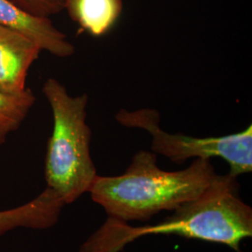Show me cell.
I'll use <instances>...</instances> for the list:
<instances>
[{
  "label": "cell",
  "instance_id": "obj_10",
  "mask_svg": "<svg viewBox=\"0 0 252 252\" xmlns=\"http://www.w3.org/2000/svg\"><path fill=\"white\" fill-rule=\"evenodd\" d=\"M28 12L41 17H48L61 12L65 0H10Z\"/></svg>",
  "mask_w": 252,
  "mask_h": 252
},
{
  "label": "cell",
  "instance_id": "obj_9",
  "mask_svg": "<svg viewBox=\"0 0 252 252\" xmlns=\"http://www.w3.org/2000/svg\"><path fill=\"white\" fill-rule=\"evenodd\" d=\"M35 101V95L29 88L19 94L0 92V146L23 124Z\"/></svg>",
  "mask_w": 252,
  "mask_h": 252
},
{
  "label": "cell",
  "instance_id": "obj_5",
  "mask_svg": "<svg viewBox=\"0 0 252 252\" xmlns=\"http://www.w3.org/2000/svg\"><path fill=\"white\" fill-rule=\"evenodd\" d=\"M0 27L8 28L33 40L41 51L65 58L75 53V47L48 17L36 16L10 0H0Z\"/></svg>",
  "mask_w": 252,
  "mask_h": 252
},
{
  "label": "cell",
  "instance_id": "obj_1",
  "mask_svg": "<svg viewBox=\"0 0 252 252\" xmlns=\"http://www.w3.org/2000/svg\"><path fill=\"white\" fill-rule=\"evenodd\" d=\"M173 212L156 224L137 227L108 217L79 252H121L136 239L153 234H176L244 252L242 242L252 236V208L240 198L239 184L229 174L217 175L201 196Z\"/></svg>",
  "mask_w": 252,
  "mask_h": 252
},
{
  "label": "cell",
  "instance_id": "obj_8",
  "mask_svg": "<svg viewBox=\"0 0 252 252\" xmlns=\"http://www.w3.org/2000/svg\"><path fill=\"white\" fill-rule=\"evenodd\" d=\"M80 31L100 37L116 26L124 9V0H65L64 9Z\"/></svg>",
  "mask_w": 252,
  "mask_h": 252
},
{
  "label": "cell",
  "instance_id": "obj_4",
  "mask_svg": "<svg viewBox=\"0 0 252 252\" xmlns=\"http://www.w3.org/2000/svg\"><path fill=\"white\" fill-rule=\"evenodd\" d=\"M121 126L138 128L152 136V151L175 163L189 159L218 157L229 163L230 176L237 178L252 171V126L245 130L221 136L195 137L184 134H171L160 126V113L154 108L127 110L122 108L115 115Z\"/></svg>",
  "mask_w": 252,
  "mask_h": 252
},
{
  "label": "cell",
  "instance_id": "obj_3",
  "mask_svg": "<svg viewBox=\"0 0 252 252\" xmlns=\"http://www.w3.org/2000/svg\"><path fill=\"white\" fill-rule=\"evenodd\" d=\"M42 92L54 118L46 152V188L68 205L88 192L97 176L91 156L92 131L86 123L88 95L71 96L53 78L44 82Z\"/></svg>",
  "mask_w": 252,
  "mask_h": 252
},
{
  "label": "cell",
  "instance_id": "obj_7",
  "mask_svg": "<svg viewBox=\"0 0 252 252\" xmlns=\"http://www.w3.org/2000/svg\"><path fill=\"white\" fill-rule=\"evenodd\" d=\"M63 206L59 196L46 188L27 204L0 211V236L18 228L49 229L58 221Z\"/></svg>",
  "mask_w": 252,
  "mask_h": 252
},
{
  "label": "cell",
  "instance_id": "obj_6",
  "mask_svg": "<svg viewBox=\"0 0 252 252\" xmlns=\"http://www.w3.org/2000/svg\"><path fill=\"white\" fill-rule=\"evenodd\" d=\"M41 49L17 32L0 27V92L19 94L27 90V74Z\"/></svg>",
  "mask_w": 252,
  "mask_h": 252
},
{
  "label": "cell",
  "instance_id": "obj_2",
  "mask_svg": "<svg viewBox=\"0 0 252 252\" xmlns=\"http://www.w3.org/2000/svg\"><path fill=\"white\" fill-rule=\"evenodd\" d=\"M210 160L195 159L189 167L164 171L153 152L135 153L126 172L119 176H96L88 192L108 218L121 221H148L162 211L201 196L216 179Z\"/></svg>",
  "mask_w": 252,
  "mask_h": 252
}]
</instances>
